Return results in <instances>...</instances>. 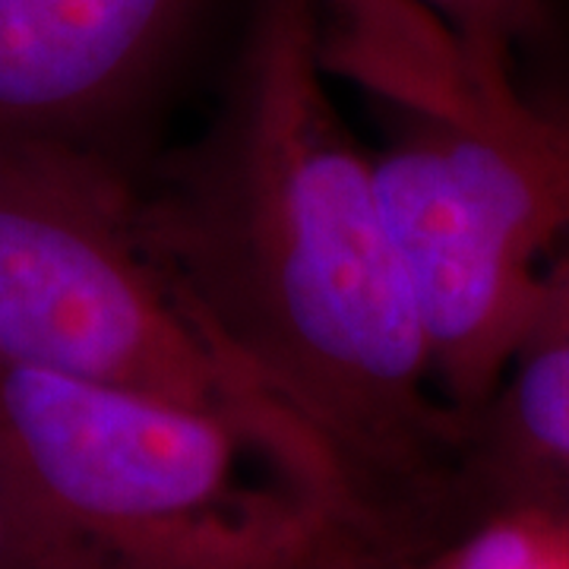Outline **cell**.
Returning <instances> with one entry per match:
<instances>
[{
  "mask_svg": "<svg viewBox=\"0 0 569 569\" xmlns=\"http://www.w3.org/2000/svg\"><path fill=\"white\" fill-rule=\"evenodd\" d=\"M216 0H0V133L130 149Z\"/></svg>",
  "mask_w": 569,
  "mask_h": 569,
  "instance_id": "cell-5",
  "label": "cell"
},
{
  "mask_svg": "<svg viewBox=\"0 0 569 569\" xmlns=\"http://www.w3.org/2000/svg\"><path fill=\"white\" fill-rule=\"evenodd\" d=\"M462 39L468 54L493 73H512L516 54L553 17L560 0H418Z\"/></svg>",
  "mask_w": 569,
  "mask_h": 569,
  "instance_id": "cell-8",
  "label": "cell"
},
{
  "mask_svg": "<svg viewBox=\"0 0 569 569\" xmlns=\"http://www.w3.org/2000/svg\"><path fill=\"white\" fill-rule=\"evenodd\" d=\"M241 569H383V545L365 522L336 516L301 541Z\"/></svg>",
  "mask_w": 569,
  "mask_h": 569,
  "instance_id": "cell-9",
  "label": "cell"
},
{
  "mask_svg": "<svg viewBox=\"0 0 569 569\" xmlns=\"http://www.w3.org/2000/svg\"><path fill=\"white\" fill-rule=\"evenodd\" d=\"M466 459L493 481L569 500V244L545 269L538 313L500 387L468 418Z\"/></svg>",
  "mask_w": 569,
  "mask_h": 569,
  "instance_id": "cell-6",
  "label": "cell"
},
{
  "mask_svg": "<svg viewBox=\"0 0 569 569\" xmlns=\"http://www.w3.org/2000/svg\"><path fill=\"white\" fill-rule=\"evenodd\" d=\"M0 462L48 569H241L351 516L244 427L29 367L0 365Z\"/></svg>",
  "mask_w": 569,
  "mask_h": 569,
  "instance_id": "cell-4",
  "label": "cell"
},
{
  "mask_svg": "<svg viewBox=\"0 0 569 569\" xmlns=\"http://www.w3.org/2000/svg\"><path fill=\"white\" fill-rule=\"evenodd\" d=\"M0 569H48L17 488L0 462Z\"/></svg>",
  "mask_w": 569,
  "mask_h": 569,
  "instance_id": "cell-10",
  "label": "cell"
},
{
  "mask_svg": "<svg viewBox=\"0 0 569 569\" xmlns=\"http://www.w3.org/2000/svg\"><path fill=\"white\" fill-rule=\"evenodd\" d=\"M142 216L209 326L323 443L370 529L421 526L468 421L440 396L367 140L313 0H247L200 133L140 168Z\"/></svg>",
  "mask_w": 569,
  "mask_h": 569,
  "instance_id": "cell-1",
  "label": "cell"
},
{
  "mask_svg": "<svg viewBox=\"0 0 569 569\" xmlns=\"http://www.w3.org/2000/svg\"><path fill=\"white\" fill-rule=\"evenodd\" d=\"M0 365L209 411L355 509L323 443L168 266L142 216L140 168L108 152L0 133Z\"/></svg>",
  "mask_w": 569,
  "mask_h": 569,
  "instance_id": "cell-3",
  "label": "cell"
},
{
  "mask_svg": "<svg viewBox=\"0 0 569 569\" xmlns=\"http://www.w3.org/2000/svg\"><path fill=\"white\" fill-rule=\"evenodd\" d=\"M383 569H569V500L493 481L462 456L443 507L406 545L383 548Z\"/></svg>",
  "mask_w": 569,
  "mask_h": 569,
  "instance_id": "cell-7",
  "label": "cell"
},
{
  "mask_svg": "<svg viewBox=\"0 0 569 569\" xmlns=\"http://www.w3.org/2000/svg\"><path fill=\"white\" fill-rule=\"evenodd\" d=\"M326 73L367 108L389 234L452 411L488 406L569 244V142L418 0H313Z\"/></svg>",
  "mask_w": 569,
  "mask_h": 569,
  "instance_id": "cell-2",
  "label": "cell"
}]
</instances>
